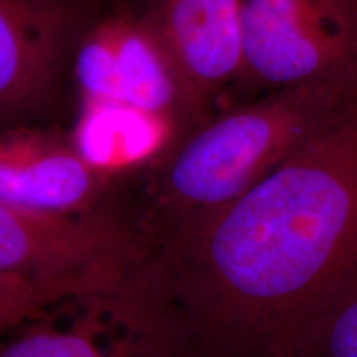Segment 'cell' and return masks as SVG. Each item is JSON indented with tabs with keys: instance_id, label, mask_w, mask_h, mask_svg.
Wrapping results in <instances>:
<instances>
[{
	"instance_id": "7a4b0ae2",
	"label": "cell",
	"mask_w": 357,
	"mask_h": 357,
	"mask_svg": "<svg viewBox=\"0 0 357 357\" xmlns=\"http://www.w3.org/2000/svg\"><path fill=\"white\" fill-rule=\"evenodd\" d=\"M357 113V79L298 84L211 114L149 166L131 174L134 202H113L137 253L182 223L247 192L301 147Z\"/></svg>"
},
{
	"instance_id": "3957f363",
	"label": "cell",
	"mask_w": 357,
	"mask_h": 357,
	"mask_svg": "<svg viewBox=\"0 0 357 357\" xmlns=\"http://www.w3.org/2000/svg\"><path fill=\"white\" fill-rule=\"evenodd\" d=\"M95 22L88 0H0V128L50 108Z\"/></svg>"
},
{
	"instance_id": "7c38bea8",
	"label": "cell",
	"mask_w": 357,
	"mask_h": 357,
	"mask_svg": "<svg viewBox=\"0 0 357 357\" xmlns=\"http://www.w3.org/2000/svg\"><path fill=\"white\" fill-rule=\"evenodd\" d=\"M342 2L347 3V6H351V7H356V8H357V0H342Z\"/></svg>"
},
{
	"instance_id": "30bf717a",
	"label": "cell",
	"mask_w": 357,
	"mask_h": 357,
	"mask_svg": "<svg viewBox=\"0 0 357 357\" xmlns=\"http://www.w3.org/2000/svg\"><path fill=\"white\" fill-rule=\"evenodd\" d=\"M296 357H357V293L329 316Z\"/></svg>"
},
{
	"instance_id": "ba28073f",
	"label": "cell",
	"mask_w": 357,
	"mask_h": 357,
	"mask_svg": "<svg viewBox=\"0 0 357 357\" xmlns=\"http://www.w3.org/2000/svg\"><path fill=\"white\" fill-rule=\"evenodd\" d=\"M113 281L114 275L105 271L70 276L0 275V331L66 298L102 294Z\"/></svg>"
},
{
	"instance_id": "277c9868",
	"label": "cell",
	"mask_w": 357,
	"mask_h": 357,
	"mask_svg": "<svg viewBox=\"0 0 357 357\" xmlns=\"http://www.w3.org/2000/svg\"><path fill=\"white\" fill-rule=\"evenodd\" d=\"M136 252L126 218L111 200L78 215L30 212L0 202V275H119Z\"/></svg>"
},
{
	"instance_id": "6da1fadb",
	"label": "cell",
	"mask_w": 357,
	"mask_h": 357,
	"mask_svg": "<svg viewBox=\"0 0 357 357\" xmlns=\"http://www.w3.org/2000/svg\"><path fill=\"white\" fill-rule=\"evenodd\" d=\"M357 293V113L132 257L108 293L126 357H296Z\"/></svg>"
},
{
	"instance_id": "52a82bcc",
	"label": "cell",
	"mask_w": 357,
	"mask_h": 357,
	"mask_svg": "<svg viewBox=\"0 0 357 357\" xmlns=\"http://www.w3.org/2000/svg\"><path fill=\"white\" fill-rule=\"evenodd\" d=\"M192 128L121 101H84L71 141L84 159L116 181L149 166Z\"/></svg>"
},
{
	"instance_id": "5b68a950",
	"label": "cell",
	"mask_w": 357,
	"mask_h": 357,
	"mask_svg": "<svg viewBox=\"0 0 357 357\" xmlns=\"http://www.w3.org/2000/svg\"><path fill=\"white\" fill-rule=\"evenodd\" d=\"M113 184L114 178L84 159L71 137L26 124L0 128V202L78 215L105 205Z\"/></svg>"
},
{
	"instance_id": "8fae6325",
	"label": "cell",
	"mask_w": 357,
	"mask_h": 357,
	"mask_svg": "<svg viewBox=\"0 0 357 357\" xmlns=\"http://www.w3.org/2000/svg\"><path fill=\"white\" fill-rule=\"evenodd\" d=\"M0 357H108L79 333H40L0 349Z\"/></svg>"
},
{
	"instance_id": "9c48e42d",
	"label": "cell",
	"mask_w": 357,
	"mask_h": 357,
	"mask_svg": "<svg viewBox=\"0 0 357 357\" xmlns=\"http://www.w3.org/2000/svg\"><path fill=\"white\" fill-rule=\"evenodd\" d=\"M119 15L96 20L79 40L71 73L79 102L118 101Z\"/></svg>"
},
{
	"instance_id": "8992f818",
	"label": "cell",
	"mask_w": 357,
	"mask_h": 357,
	"mask_svg": "<svg viewBox=\"0 0 357 357\" xmlns=\"http://www.w3.org/2000/svg\"><path fill=\"white\" fill-rule=\"evenodd\" d=\"M137 15L164 45L195 105L212 114L242 75V0H142Z\"/></svg>"
}]
</instances>
